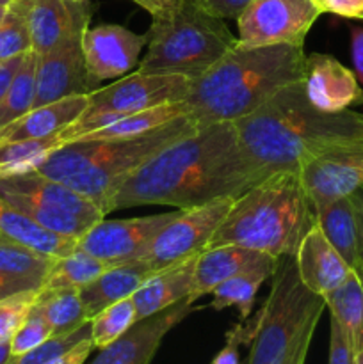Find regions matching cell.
<instances>
[{
  "instance_id": "cell-1",
  "label": "cell",
  "mask_w": 363,
  "mask_h": 364,
  "mask_svg": "<svg viewBox=\"0 0 363 364\" xmlns=\"http://www.w3.org/2000/svg\"><path fill=\"white\" fill-rule=\"evenodd\" d=\"M262 178L233 123L199 124L137 167L116 191L110 212L146 205L192 208L238 198Z\"/></svg>"
},
{
  "instance_id": "cell-2",
  "label": "cell",
  "mask_w": 363,
  "mask_h": 364,
  "mask_svg": "<svg viewBox=\"0 0 363 364\" xmlns=\"http://www.w3.org/2000/svg\"><path fill=\"white\" fill-rule=\"evenodd\" d=\"M238 139L263 176L298 171V164L324 146L363 139V114L322 112L308 102L302 80L287 85L260 109L235 121Z\"/></svg>"
},
{
  "instance_id": "cell-3",
  "label": "cell",
  "mask_w": 363,
  "mask_h": 364,
  "mask_svg": "<svg viewBox=\"0 0 363 364\" xmlns=\"http://www.w3.org/2000/svg\"><path fill=\"white\" fill-rule=\"evenodd\" d=\"M302 46H244L238 43L206 73L191 82L185 98L198 124L235 123L305 78Z\"/></svg>"
},
{
  "instance_id": "cell-4",
  "label": "cell",
  "mask_w": 363,
  "mask_h": 364,
  "mask_svg": "<svg viewBox=\"0 0 363 364\" xmlns=\"http://www.w3.org/2000/svg\"><path fill=\"white\" fill-rule=\"evenodd\" d=\"M198 127V121L187 112L135 137L68 142L50 153L36 171L66 183L107 215L116 191L137 167L166 146L191 135Z\"/></svg>"
},
{
  "instance_id": "cell-5",
  "label": "cell",
  "mask_w": 363,
  "mask_h": 364,
  "mask_svg": "<svg viewBox=\"0 0 363 364\" xmlns=\"http://www.w3.org/2000/svg\"><path fill=\"white\" fill-rule=\"evenodd\" d=\"M315 223L298 171H276L235 198L209 247L235 244L281 258L295 255Z\"/></svg>"
},
{
  "instance_id": "cell-6",
  "label": "cell",
  "mask_w": 363,
  "mask_h": 364,
  "mask_svg": "<svg viewBox=\"0 0 363 364\" xmlns=\"http://www.w3.org/2000/svg\"><path fill=\"white\" fill-rule=\"evenodd\" d=\"M141 73L182 75L196 80L238 45L224 20L206 13L196 0H180L173 11L152 18L146 32Z\"/></svg>"
},
{
  "instance_id": "cell-7",
  "label": "cell",
  "mask_w": 363,
  "mask_h": 364,
  "mask_svg": "<svg viewBox=\"0 0 363 364\" xmlns=\"http://www.w3.org/2000/svg\"><path fill=\"white\" fill-rule=\"evenodd\" d=\"M324 309L322 295L302 284L295 256L278 258L269 295L248 334V364H283L302 338L315 334Z\"/></svg>"
},
{
  "instance_id": "cell-8",
  "label": "cell",
  "mask_w": 363,
  "mask_h": 364,
  "mask_svg": "<svg viewBox=\"0 0 363 364\" xmlns=\"http://www.w3.org/2000/svg\"><path fill=\"white\" fill-rule=\"evenodd\" d=\"M0 198L27 213L45 230L75 240L105 217L88 198L38 171L0 178Z\"/></svg>"
},
{
  "instance_id": "cell-9",
  "label": "cell",
  "mask_w": 363,
  "mask_h": 364,
  "mask_svg": "<svg viewBox=\"0 0 363 364\" xmlns=\"http://www.w3.org/2000/svg\"><path fill=\"white\" fill-rule=\"evenodd\" d=\"M233 201L235 198H219L205 205L180 210L178 215L157 233L139 259L157 272L201 255Z\"/></svg>"
},
{
  "instance_id": "cell-10",
  "label": "cell",
  "mask_w": 363,
  "mask_h": 364,
  "mask_svg": "<svg viewBox=\"0 0 363 364\" xmlns=\"http://www.w3.org/2000/svg\"><path fill=\"white\" fill-rule=\"evenodd\" d=\"M313 210L351 196L363 183V139L324 146L298 164Z\"/></svg>"
},
{
  "instance_id": "cell-11",
  "label": "cell",
  "mask_w": 363,
  "mask_h": 364,
  "mask_svg": "<svg viewBox=\"0 0 363 364\" xmlns=\"http://www.w3.org/2000/svg\"><path fill=\"white\" fill-rule=\"evenodd\" d=\"M320 14L315 0H253L237 18L238 43L302 46Z\"/></svg>"
},
{
  "instance_id": "cell-12",
  "label": "cell",
  "mask_w": 363,
  "mask_h": 364,
  "mask_svg": "<svg viewBox=\"0 0 363 364\" xmlns=\"http://www.w3.org/2000/svg\"><path fill=\"white\" fill-rule=\"evenodd\" d=\"M191 82L182 75L135 73L125 75L116 82L89 92L88 110L93 112L127 114L148 110L167 103L185 102Z\"/></svg>"
},
{
  "instance_id": "cell-13",
  "label": "cell",
  "mask_w": 363,
  "mask_h": 364,
  "mask_svg": "<svg viewBox=\"0 0 363 364\" xmlns=\"http://www.w3.org/2000/svg\"><path fill=\"white\" fill-rule=\"evenodd\" d=\"M180 210L155 213L132 219H102L78 238L77 247L102 259L107 265L134 262L142 256L153 238L166 224H169Z\"/></svg>"
},
{
  "instance_id": "cell-14",
  "label": "cell",
  "mask_w": 363,
  "mask_h": 364,
  "mask_svg": "<svg viewBox=\"0 0 363 364\" xmlns=\"http://www.w3.org/2000/svg\"><path fill=\"white\" fill-rule=\"evenodd\" d=\"M146 43V34H135L121 25L89 27L82 38V52L93 84L98 87L100 82L130 73L137 68Z\"/></svg>"
},
{
  "instance_id": "cell-15",
  "label": "cell",
  "mask_w": 363,
  "mask_h": 364,
  "mask_svg": "<svg viewBox=\"0 0 363 364\" xmlns=\"http://www.w3.org/2000/svg\"><path fill=\"white\" fill-rule=\"evenodd\" d=\"M192 311L194 301L185 299L164 311L137 320L123 336L100 348L88 364H152L164 338Z\"/></svg>"
},
{
  "instance_id": "cell-16",
  "label": "cell",
  "mask_w": 363,
  "mask_h": 364,
  "mask_svg": "<svg viewBox=\"0 0 363 364\" xmlns=\"http://www.w3.org/2000/svg\"><path fill=\"white\" fill-rule=\"evenodd\" d=\"M89 0H27L32 52L43 55L71 41H82L89 28Z\"/></svg>"
},
{
  "instance_id": "cell-17",
  "label": "cell",
  "mask_w": 363,
  "mask_h": 364,
  "mask_svg": "<svg viewBox=\"0 0 363 364\" xmlns=\"http://www.w3.org/2000/svg\"><path fill=\"white\" fill-rule=\"evenodd\" d=\"M96 89L85 70L82 41H71L38 55L34 105H48L70 96L89 95Z\"/></svg>"
},
{
  "instance_id": "cell-18",
  "label": "cell",
  "mask_w": 363,
  "mask_h": 364,
  "mask_svg": "<svg viewBox=\"0 0 363 364\" xmlns=\"http://www.w3.org/2000/svg\"><path fill=\"white\" fill-rule=\"evenodd\" d=\"M302 87L308 102L322 112H342L363 103V89L354 71L326 53L306 55Z\"/></svg>"
},
{
  "instance_id": "cell-19",
  "label": "cell",
  "mask_w": 363,
  "mask_h": 364,
  "mask_svg": "<svg viewBox=\"0 0 363 364\" xmlns=\"http://www.w3.org/2000/svg\"><path fill=\"white\" fill-rule=\"evenodd\" d=\"M294 256L302 284L322 297L337 290L351 274L349 265L342 259L317 223L302 237Z\"/></svg>"
},
{
  "instance_id": "cell-20",
  "label": "cell",
  "mask_w": 363,
  "mask_h": 364,
  "mask_svg": "<svg viewBox=\"0 0 363 364\" xmlns=\"http://www.w3.org/2000/svg\"><path fill=\"white\" fill-rule=\"evenodd\" d=\"M276 262L278 258L274 256L235 244L205 249L196 259L194 287H192L191 299L196 301L203 295L212 294L214 288L237 274Z\"/></svg>"
},
{
  "instance_id": "cell-21",
  "label": "cell",
  "mask_w": 363,
  "mask_h": 364,
  "mask_svg": "<svg viewBox=\"0 0 363 364\" xmlns=\"http://www.w3.org/2000/svg\"><path fill=\"white\" fill-rule=\"evenodd\" d=\"M89 107V95L70 96L48 105L36 107L16 121L0 128V142L34 141L59 134L78 119Z\"/></svg>"
},
{
  "instance_id": "cell-22",
  "label": "cell",
  "mask_w": 363,
  "mask_h": 364,
  "mask_svg": "<svg viewBox=\"0 0 363 364\" xmlns=\"http://www.w3.org/2000/svg\"><path fill=\"white\" fill-rule=\"evenodd\" d=\"M198 256L178 265L157 270L139 287V290L132 295L137 320L164 311L185 299H191Z\"/></svg>"
},
{
  "instance_id": "cell-23",
  "label": "cell",
  "mask_w": 363,
  "mask_h": 364,
  "mask_svg": "<svg viewBox=\"0 0 363 364\" xmlns=\"http://www.w3.org/2000/svg\"><path fill=\"white\" fill-rule=\"evenodd\" d=\"M53 259L0 237V301L41 290Z\"/></svg>"
},
{
  "instance_id": "cell-24",
  "label": "cell",
  "mask_w": 363,
  "mask_h": 364,
  "mask_svg": "<svg viewBox=\"0 0 363 364\" xmlns=\"http://www.w3.org/2000/svg\"><path fill=\"white\" fill-rule=\"evenodd\" d=\"M152 274L153 270L141 259L109 267L93 283L78 290L88 318L91 320L96 313L109 308L114 302L132 297Z\"/></svg>"
},
{
  "instance_id": "cell-25",
  "label": "cell",
  "mask_w": 363,
  "mask_h": 364,
  "mask_svg": "<svg viewBox=\"0 0 363 364\" xmlns=\"http://www.w3.org/2000/svg\"><path fill=\"white\" fill-rule=\"evenodd\" d=\"M0 237L20 244L39 255L60 258L77 249L78 240L45 230L41 224L0 198Z\"/></svg>"
},
{
  "instance_id": "cell-26",
  "label": "cell",
  "mask_w": 363,
  "mask_h": 364,
  "mask_svg": "<svg viewBox=\"0 0 363 364\" xmlns=\"http://www.w3.org/2000/svg\"><path fill=\"white\" fill-rule=\"evenodd\" d=\"M317 224L327 240L331 242L338 255L342 256L352 272H363L362 255H359L358 226H356L354 208H352L351 198H340L330 203L324 208L317 210Z\"/></svg>"
},
{
  "instance_id": "cell-27",
  "label": "cell",
  "mask_w": 363,
  "mask_h": 364,
  "mask_svg": "<svg viewBox=\"0 0 363 364\" xmlns=\"http://www.w3.org/2000/svg\"><path fill=\"white\" fill-rule=\"evenodd\" d=\"M331 316L338 320L352 352L363 348V272L349 274L347 279L324 297Z\"/></svg>"
},
{
  "instance_id": "cell-28",
  "label": "cell",
  "mask_w": 363,
  "mask_h": 364,
  "mask_svg": "<svg viewBox=\"0 0 363 364\" xmlns=\"http://www.w3.org/2000/svg\"><path fill=\"white\" fill-rule=\"evenodd\" d=\"M32 308L45 316L53 336L70 334L89 322L80 294L75 288L39 290Z\"/></svg>"
},
{
  "instance_id": "cell-29",
  "label": "cell",
  "mask_w": 363,
  "mask_h": 364,
  "mask_svg": "<svg viewBox=\"0 0 363 364\" xmlns=\"http://www.w3.org/2000/svg\"><path fill=\"white\" fill-rule=\"evenodd\" d=\"M189 109L185 102L167 103V105L153 107L148 110H139L123 116L121 119L114 121L112 124L100 128V130L89 132L82 135L77 141H116V139H128L135 135H142L153 128L160 127L164 123L177 119V117L187 114Z\"/></svg>"
},
{
  "instance_id": "cell-30",
  "label": "cell",
  "mask_w": 363,
  "mask_h": 364,
  "mask_svg": "<svg viewBox=\"0 0 363 364\" xmlns=\"http://www.w3.org/2000/svg\"><path fill=\"white\" fill-rule=\"evenodd\" d=\"M276 265L278 262L256 267V269L246 270V272L237 274V276L221 283L210 294L212 295L210 308L219 311V309L230 308V306H237L238 311H241L242 322L248 320L253 313V304H255L260 287L263 284V281L273 277Z\"/></svg>"
},
{
  "instance_id": "cell-31",
  "label": "cell",
  "mask_w": 363,
  "mask_h": 364,
  "mask_svg": "<svg viewBox=\"0 0 363 364\" xmlns=\"http://www.w3.org/2000/svg\"><path fill=\"white\" fill-rule=\"evenodd\" d=\"M110 265L102 259L88 255L82 249H75L66 256L56 258L41 290H57V288H75L80 290L85 284L93 283L102 276Z\"/></svg>"
},
{
  "instance_id": "cell-32",
  "label": "cell",
  "mask_w": 363,
  "mask_h": 364,
  "mask_svg": "<svg viewBox=\"0 0 363 364\" xmlns=\"http://www.w3.org/2000/svg\"><path fill=\"white\" fill-rule=\"evenodd\" d=\"M59 134L34 141L0 142V178L36 171V167L52 151L63 148Z\"/></svg>"
},
{
  "instance_id": "cell-33",
  "label": "cell",
  "mask_w": 363,
  "mask_h": 364,
  "mask_svg": "<svg viewBox=\"0 0 363 364\" xmlns=\"http://www.w3.org/2000/svg\"><path fill=\"white\" fill-rule=\"evenodd\" d=\"M36 68L38 53H25L21 66L18 68L2 103H0V128L16 121L28 110H32L36 98Z\"/></svg>"
},
{
  "instance_id": "cell-34",
  "label": "cell",
  "mask_w": 363,
  "mask_h": 364,
  "mask_svg": "<svg viewBox=\"0 0 363 364\" xmlns=\"http://www.w3.org/2000/svg\"><path fill=\"white\" fill-rule=\"evenodd\" d=\"M135 322H137V313H135V304L132 297L114 302L89 320L93 347L96 350L107 347L120 336H123Z\"/></svg>"
},
{
  "instance_id": "cell-35",
  "label": "cell",
  "mask_w": 363,
  "mask_h": 364,
  "mask_svg": "<svg viewBox=\"0 0 363 364\" xmlns=\"http://www.w3.org/2000/svg\"><path fill=\"white\" fill-rule=\"evenodd\" d=\"M32 52L27 25V0H13L0 21V60Z\"/></svg>"
},
{
  "instance_id": "cell-36",
  "label": "cell",
  "mask_w": 363,
  "mask_h": 364,
  "mask_svg": "<svg viewBox=\"0 0 363 364\" xmlns=\"http://www.w3.org/2000/svg\"><path fill=\"white\" fill-rule=\"evenodd\" d=\"M88 338H91V323L89 322L84 323L80 329L73 331V333L63 334V336H52L39 347L32 348V350L25 352L21 355H14L7 364H48L59 359L66 352H70L71 348L77 347L80 341L88 340Z\"/></svg>"
},
{
  "instance_id": "cell-37",
  "label": "cell",
  "mask_w": 363,
  "mask_h": 364,
  "mask_svg": "<svg viewBox=\"0 0 363 364\" xmlns=\"http://www.w3.org/2000/svg\"><path fill=\"white\" fill-rule=\"evenodd\" d=\"M52 336L53 331L45 320V316L36 311L34 308H31L28 315L25 316L23 322L20 323V327L11 336V358L21 355L25 352L32 350V348L39 347Z\"/></svg>"
},
{
  "instance_id": "cell-38",
  "label": "cell",
  "mask_w": 363,
  "mask_h": 364,
  "mask_svg": "<svg viewBox=\"0 0 363 364\" xmlns=\"http://www.w3.org/2000/svg\"><path fill=\"white\" fill-rule=\"evenodd\" d=\"M38 291H25V294H18L0 301V343L11 340L14 331L20 327V323L23 322L25 316L34 306Z\"/></svg>"
},
{
  "instance_id": "cell-39",
  "label": "cell",
  "mask_w": 363,
  "mask_h": 364,
  "mask_svg": "<svg viewBox=\"0 0 363 364\" xmlns=\"http://www.w3.org/2000/svg\"><path fill=\"white\" fill-rule=\"evenodd\" d=\"M330 364H354V352L349 343L347 334L333 316H331L330 333Z\"/></svg>"
},
{
  "instance_id": "cell-40",
  "label": "cell",
  "mask_w": 363,
  "mask_h": 364,
  "mask_svg": "<svg viewBox=\"0 0 363 364\" xmlns=\"http://www.w3.org/2000/svg\"><path fill=\"white\" fill-rule=\"evenodd\" d=\"M248 334L249 331L246 329L244 323H237L233 329L228 331L226 334V343L221 348L219 354L214 358L210 364H241V358H238V345L248 343Z\"/></svg>"
},
{
  "instance_id": "cell-41",
  "label": "cell",
  "mask_w": 363,
  "mask_h": 364,
  "mask_svg": "<svg viewBox=\"0 0 363 364\" xmlns=\"http://www.w3.org/2000/svg\"><path fill=\"white\" fill-rule=\"evenodd\" d=\"M206 13L221 20H237L253 0H196Z\"/></svg>"
},
{
  "instance_id": "cell-42",
  "label": "cell",
  "mask_w": 363,
  "mask_h": 364,
  "mask_svg": "<svg viewBox=\"0 0 363 364\" xmlns=\"http://www.w3.org/2000/svg\"><path fill=\"white\" fill-rule=\"evenodd\" d=\"M322 13L363 20V0H315Z\"/></svg>"
},
{
  "instance_id": "cell-43",
  "label": "cell",
  "mask_w": 363,
  "mask_h": 364,
  "mask_svg": "<svg viewBox=\"0 0 363 364\" xmlns=\"http://www.w3.org/2000/svg\"><path fill=\"white\" fill-rule=\"evenodd\" d=\"M93 350H95V347H93V341H91V338H88V340L80 341L77 347L71 348L70 352H66V354L60 355L59 359H56V361H52L48 364H85V361H88V358L91 355Z\"/></svg>"
},
{
  "instance_id": "cell-44",
  "label": "cell",
  "mask_w": 363,
  "mask_h": 364,
  "mask_svg": "<svg viewBox=\"0 0 363 364\" xmlns=\"http://www.w3.org/2000/svg\"><path fill=\"white\" fill-rule=\"evenodd\" d=\"M23 57L25 55H18V57H13V59L0 60V103H2L7 89H9L11 82H13L18 68L21 66V60H23Z\"/></svg>"
},
{
  "instance_id": "cell-45",
  "label": "cell",
  "mask_w": 363,
  "mask_h": 364,
  "mask_svg": "<svg viewBox=\"0 0 363 364\" xmlns=\"http://www.w3.org/2000/svg\"><path fill=\"white\" fill-rule=\"evenodd\" d=\"M351 48L352 63H354V73L359 82H363V28L354 27L351 32Z\"/></svg>"
},
{
  "instance_id": "cell-46",
  "label": "cell",
  "mask_w": 363,
  "mask_h": 364,
  "mask_svg": "<svg viewBox=\"0 0 363 364\" xmlns=\"http://www.w3.org/2000/svg\"><path fill=\"white\" fill-rule=\"evenodd\" d=\"M132 2H135L142 9L148 11L152 18H159L173 11L180 4V0H132Z\"/></svg>"
},
{
  "instance_id": "cell-47",
  "label": "cell",
  "mask_w": 363,
  "mask_h": 364,
  "mask_svg": "<svg viewBox=\"0 0 363 364\" xmlns=\"http://www.w3.org/2000/svg\"><path fill=\"white\" fill-rule=\"evenodd\" d=\"M352 208H354V217H356V226H358V240H359V255H362L363 262V183L352 192L351 196Z\"/></svg>"
},
{
  "instance_id": "cell-48",
  "label": "cell",
  "mask_w": 363,
  "mask_h": 364,
  "mask_svg": "<svg viewBox=\"0 0 363 364\" xmlns=\"http://www.w3.org/2000/svg\"><path fill=\"white\" fill-rule=\"evenodd\" d=\"M312 340H313V334H308V336L302 338V340L299 341L298 347L294 348V352H292V354L288 355V359L283 364H305L306 363V358H308V352H310V345H312Z\"/></svg>"
},
{
  "instance_id": "cell-49",
  "label": "cell",
  "mask_w": 363,
  "mask_h": 364,
  "mask_svg": "<svg viewBox=\"0 0 363 364\" xmlns=\"http://www.w3.org/2000/svg\"><path fill=\"white\" fill-rule=\"evenodd\" d=\"M11 359V340L0 343V364H7Z\"/></svg>"
},
{
  "instance_id": "cell-50",
  "label": "cell",
  "mask_w": 363,
  "mask_h": 364,
  "mask_svg": "<svg viewBox=\"0 0 363 364\" xmlns=\"http://www.w3.org/2000/svg\"><path fill=\"white\" fill-rule=\"evenodd\" d=\"M13 0H0V7H9Z\"/></svg>"
},
{
  "instance_id": "cell-51",
  "label": "cell",
  "mask_w": 363,
  "mask_h": 364,
  "mask_svg": "<svg viewBox=\"0 0 363 364\" xmlns=\"http://www.w3.org/2000/svg\"><path fill=\"white\" fill-rule=\"evenodd\" d=\"M6 11H7V7H0V21H2V18H4V14H6Z\"/></svg>"
}]
</instances>
